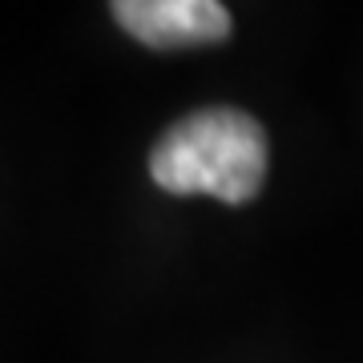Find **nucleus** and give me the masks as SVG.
Returning <instances> with one entry per match:
<instances>
[{"label":"nucleus","mask_w":363,"mask_h":363,"mask_svg":"<svg viewBox=\"0 0 363 363\" xmlns=\"http://www.w3.org/2000/svg\"><path fill=\"white\" fill-rule=\"evenodd\" d=\"M271 145L250 113L214 105L182 117L157 138L150 154V178L169 194H214L242 206L267 182Z\"/></svg>","instance_id":"obj_1"},{"label":"nucleus","mask_w":363,"mask_h":363,"mask_svg":"<svg viewBox=\"0 0 363 363\" xmlns=\"http://www.w3.org/2000/svg\"><path fill=\"white\" fill-rule=\"evenodd\" d=\"M113 21L150 49H194L230 37L222 0H109Z\"/></svg>","instance_id":"obj_2"}]
</instances>
